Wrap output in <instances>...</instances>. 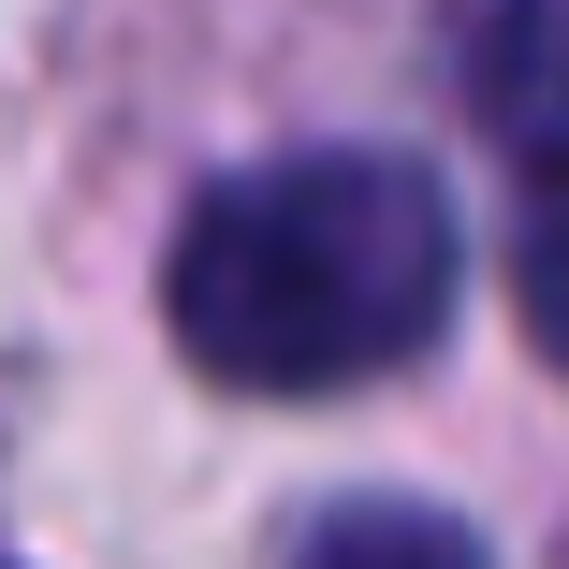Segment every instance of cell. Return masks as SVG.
I'll use <instances>...</instances> for the list:
<instances>
[{
  "label": "cell",
  "mask_w": 569,
  "mask_h": 569,
  "mask_svg": "<svg viewBox=\"0 0 569 569\" xmlns=\"http://www.w3.org/2000/svg\"><path fill=\"white\" fill-rule=\"evenodd\" d=\"M452 321V204L423 161L307 147L219 176L176 234V351L234 395H336Z\"/></svg>",
  "instance_id": "1"
},
{
  "label": "cell",
  "mask_w": 569,
  "mask_h": 569,
  "mask_svg": "<svg viewBox=\"0 0 569 569\" xmlns=\"http://www.w3.org/2000/svg\"><path fill=\"white\" fill-rule=\"evenodd\" d=\"M468 102H482V132L511 161L569 176V0H497L482 59H468Z\"/></svg>",
  "instance_id": "2"
},
{
  "label": "cell",
  "mask_w": 569,
  "mask_h": 569,
  "mask_svg": "<svg viewBox=\"0 0 569 569\" xmlns=\"http://www.w3.org/2000/svg\"><path fill=\"white\" fill-rule=\"evenodd\" d=\"M292 569H482V540L423 511V497H351V511H321L292 540Z\"/></svg>",
  "instance_id": "3"
},
{
  "label": "cell",
  "mask_w": 569,
  "mask_h": 569,
  "mask_svg": "<svg viewBox=\"0 0 569 569\" xmlns=\"http://www.w3.org/2000/svg\"><path fill=\"white\" fill-rule=\"evenodd\" d=\"M526 336L569 366V176H540V204H526Z\"/></svg>",
  "instance_id": "4"
}]
</instances>
